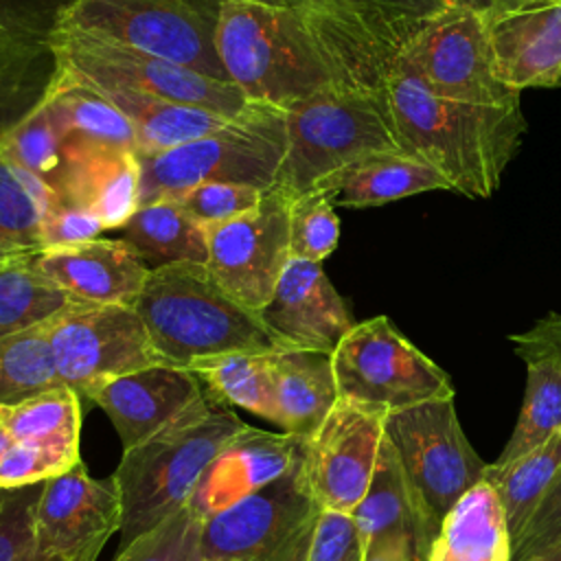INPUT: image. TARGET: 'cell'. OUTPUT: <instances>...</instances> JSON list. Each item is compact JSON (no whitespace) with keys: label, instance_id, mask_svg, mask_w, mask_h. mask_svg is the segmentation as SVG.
<instances>
[{"label":"cell","instance_id":"cell-1","mask_svg":"<svg viewBox=\"0 0 561 561\" xmlns=\"http://www.w3.org/2000/svg\"><path fill=\"white\" fill-rule=\"evenodd\" d=\"M386 94L399 151L436 169L467 197H491L522 147L528 123L519 103L478 105L432 94L401 61L388 72Z\"/></svg>","mask_w":561,"mask_h":561},{"label":"cell","instance_id":"cell-2","mask_svg":"<svg viewBox=\"0 0 561 561\" xmlns=\"http://www.w3.org/2000/svg\"><path fill=\"white\" fill-rule=\"evenodd\" d=\"M245 425L232 408L204 392L167 427L123 449L112 473L123 508L118 550L182 511L206 467Z\"/></svg>","mask_w":561,"mask_h":561},{"label":"cell","instance_id":"cell-3","mask_svg":"<svg viewBox=\"0 0 561 561\" xmlns=\"http://www.w3.org/2000/svg\"><path fill=\"white\" fill-rule=\"evenodd\" d=\"M134 309L169 366L188 368L224 353L287 348L256 311L221 289L204 263L175 261L149 270Z\"/></svg>","mask_w":561,"mask_h":561},{"label":"cell","instance_id":"cell-4","mask_svg":"<svg viewBox=\"0 0 561 561\" xmlns=\"http://www.w3.org/2000/svg\"><path fill=\"white\" fill-rule=\"evenodd\" d=\"M215 15L219 61L248 103L285 112L296 101L333 85L298 11L254 0H224Z\"/></svg>","mask_w":561,"mask_h":561},{"label":"cell","instance_id":"cell-5","mask_svg":"<svg viewBox=\"0 0 561 561\" xmlns=\"http://www.w3.org/2000/svg\"><path fill=\"white\" fill-rule=\"evenodd\" d=\"M287 149L272 188L289 202L355 160L399 151L386 90L327 88L285 110Z\"/></svg>","mask_w":561,"mask_h":561},{"label":"cell","instance_id":"cell-6","mask_svg":"<svg viewBox=\"0 0 561 561\" xmlns=\"http://www.w3.org/2000/svg\"><path fill=\"white\" fill-rule=\"evenodd\" d=\"M287 149L285 112L256 105L230 125L158 153H136L140 164L138 206L173 197L206 182L270 188Z\"/></svg>","mask_w":561,"mask_h":561},{"label":"cell","instance_id":"cell-7","mask_svg":"<svg viewBox=\"0 0 561 561\" xmlns=\"http://www.w3.org/2000/svg\"><path fill=\"white\" fill-rule=\"evenodd\" d=\"M215 24L191 0H70L55 22L230 83L215 48Z\"/></svg>","mask_w":561,"mask_h":561},{"label":"cell","instance_id":"cell-8","mask_svg":"<svg viewBox=\"0 0 561 561\" xmlns=\"http://www.w3.org/2000/svg\"><path fill=\"white\" fill-rule=\"evenodd\" d=\"M46 44L55 59V72L70 79L116 83L226 116H239L250 107L248 99L232 83L77 28L53 26L46 33Z\"/></svg>","mask_w":561,"mask_h":561},{"label":"cell","instance_id":"cell-9","mask_svg":"<svg viewBox=\"0 0 561 561\" xmlns=\"http://www.w3.org/2000/svg\"><path fill=\"white\" fill-rule=\"evenodd\" d=\"M331 359L340 397L383 412L456 397L449 375L386 316L355 322Z\"/></svg>","mask_w":561,"mask_h":561},{"label":"cell","instance_id":"cell-10","mask_svg":"<svg viewBox=\"0 0 561 561\" xmlns=\"http://www.w3.org/2000/svg\"><path fill=\"white\" fill-rule=\"evenodd\" d=\"M392 445L423 508L440 526L447 511L480 480L486 465L469 443L454 399H434L386 414Z\"/></svg>","mask_w":561,"mask_h":561},{"label":"cell","instance_id":"cell-11","mask_svg":"<svg viewBox=\"0 0 561 561\" xmlns=\"http://www.w3.org/2000/svg\"><path fill=\"white\" fill-rule=\"evenodd\" d=\"M318 513L300 458L280 478L204 519L197 561H285Z\"/></svg>","mask_w":561,"mask_h":561},{"label":"cell","instance_id":"cell-12","mask_svg":"<svg viewBox=\"0 0 561 561\" xmlns=\"http://www.w3.org/2000/svg\"><path fill=\"white\" fill-rule=\"evenodd\" d=\"M401 61L436 96L478 105L519 103L522 92L495 72L486 22L471 11H440L401 53Z\"/></svg>","mask_w":561,"mask_h":561},{"label":"cell","instance_id":"cell-13","mask_svg":"<svg viewBox=\"0 0 561 561\" xmlns=\"http://www.w3.org/2000/svg\"><path fill=\"white\" fill-rule=\"evenodd\" d=\"M50 344L61 383L79 397L94 381L167 364L125 305H70L50 320Z\"/></svg>","mask_w":561,"mask_h":561},{"label":"cell","instance_id":"cell-14","mask_svg":"<svg viewBox=\"0 0 561 561\" xmlns=\"http://www.w3.org/2000/svg\"><path fill=\"white\" fill-rule=\"evenodd\" d=\"M213 278L237 302L261 311L289 261V199L267 188L248 213L206 226Z\"/></svg>","mask_w":561,"mask_h":561},{"label":"cell","instance_id":"cell-15","mask_svg":"<svg viewBox=\"0 0 561 561\" xmlns=\"http://www.w3.org/2000/svg\"><path fill=\"white\" fill-rule=\"evenodd\" d=\"M386 414L340 397L320 427L305 438V476L320 511H355L379 458Z\"/></svg>","mask_w":561,"mask_h":561},{"label":"cell","instance_id":"cell-16","mask_svg":"<svg viewBox=\"0 0 561 561\" xmlns=\"http://www.w3.org/2000/svg\"><path fill=\"white\" fill-rule=\"evenodd\" d=\"M123 508L116 480L92 478L77 462L42 482L35 506V557L44 561H96L107 539L121 530Z\"/></svg>","mask_w":561,"mask_h":561},{"label":"cell","instance_id":"cell-17","mask_svg":"<svg viewBox=\"0 0 561 561\" xmlns=\"http://www.w3.org/2000/svg\"><path fill=\"white\" fill-rule=\"evenodd\" d=\"M199 377L180 366H149L90 383L81 399L96 403L112 421L123 449H129L204 397Z\"/></svg>","mask_w":561,"mask_h":561},{"label":"cell","instance_id":"cell-18","mask_svg":"<svg viewBox=\"0 0 561 561\" xmlns=\"http://www.w3.org/2000/svg\"><path fill=\"white\" fill-rule=\"evenodd\" d=\"M259 316L283 346L324 353H333L355 324L322 263L291 256Z\"/></svg>","mask_w":561,"mask_h":561},{"label":"cell","instance_id":"cell-19","mask_svg":"<svg viewBox=\"0 0 561 561\" xmlns=\"http://www.w3.org/2000/svg\"><path fill=\"white\" fill-rule=\"evenodd\" d=\"M302 451L305 438L245 425L206 467L186 506L204 522L280 478L302 458Z\"/></svg>","mask_w":561,"mask_h":561},{"label":"cell","instance_id":"cell-20","mask_svg":"<svg viewBox=\"0 0 561 561\" xmlns=\"http://www.w3.org/2000/svg\"><path fill=\"white\" fill-rule=\"evenodd\" d=\"M33 265L77 302L125 307L136 305L151 270L125 239H92L44 250Z\"/></svg>","mask_w":561,"mask_h":561},{"label":"cell","instance_id":"cell-21","mask_svg":"<svg viewBox=\"0 0 561 561\" xmlns=\"http://www.w3.org/2000/svg\"><path fill=\"white\" fill-rule=\"evenodd\" d=\"M55 193L96 215L105 230L123 228L138 208L140 164L134 149L99 145L70 134Z\"/></svg>","mask_w":561,"mask_h":561},{"label":"cell","instance_id":"cell-22","mask_svg":"<svg viewBox=\"0 0 561 561\" xmlns=\"http://www.w3.org/2000/svg\"><path fill=\"white\" fill-rule=\"evenodd\" d=\"M526 366V390L517 423L493 460H515L561 430V316L550 313L533 329L508 337Z\"/></svg>","mask_w":561,"mask_h":561},{"label":"cell","instance_id":"cell-23","mask_svg":"<svg viewBox=\"0 0 561 561\" xmlns=\"http://www.w3.org/2000/svg\"><path fill=\"white\" fill-rule=\"evenodd\" d=\"M486 26L502 83L517 92L561 85V0L513 11Z\"/></svg>","mask_w":561,"mask_h":561},{"label":"cell","instance_id":"cell-24","mask_svg":"<svg viewBox=\"0 0 561 561\" xmlns=\"http://www.w3.org/2000/svg\"><path fill=\"white\" fill-rule=\"evenodd\" d=\"M364 552L383 539H408L414 561H425L438 535V524L423 508L386 434L368 491L351 513Z\"/></svg>","mask_w":561,"mask_h":561},{"label":"cell","instance_id":"cell-25","mask_svg":"<svg viewBox=\"0 0 561 561\" xmlns=\"http://www.w3.org/2000/svg\"><path fill=\"white\" fill-rule=\"evenodd\" d=\"M276 403V425L291 436L307 438L340 399L331 353L311 348H280L270 353Z\"/></svg>","mask_w":561,"mask_h":561},{"label":"cell","instance_id":"cell-26","mask_svg":"<svg viewBox=\"0 0 561 561\" xmlns=\"http://www.w3.org/2000/svg\"><path fill=\"white\" fill-rule=\"evenodd\" d=\"M59 75V72H55ZM68 81L83 83L116 105L136 131V153H158L199 136L213 134L230 125L237 116H226L206 107L184 105L151 94H142L116 83L105 81H79L59 75ZM241 116V114H239Z\"/></svg>","mask_w":561,"mask_h":561},{"label":"cell","instance_id":"cell-27","mask_svg":"<svg viewBox=\"0 0 561 561\" xmlns=\"http://www.w3.org/2000/svg\"><path fill=\"white\" fill-rule=\"evenodd\" d=\"M436 188L451 191L449 182L430 164L401 151H379L333 173L316 191H324L333 206L368 208Z\"/></svg>","mask_w":561,"mask_h":561},{"label":"cell","instance_id":"cell-28","mask_svg":"<svg viewBox=\"0 0 561 561\" xmlns=\"http://www.w3.org/2000/svg\"><path fill=\"white\" fill-rule=\"evenodd\" d=\"M425 561H513V535L493 484L480 480L447 511Z\"/></svg>","mask_w":561,"mask_h":561},{"label":"cell","instance_id":"cell-29","mask_svg":"<svg viewBox=\"0 0 561 561\" xmlns=\"http://www.w3.org/2000/svg\"><path fill=\"white\" fill-rule=\"evenodd\" d=\"M121 239H125L138 256L153 267L175 261L206 265L208 259L206 226L184 213L171 197H160L138 206L123 226Z\"/></svg>","mask_w":561,"mask_h":561},{"label":"cell","instance_id":"cell-30","mask_svg":"<svg viewBox=\"0 0 561 561\" xmlns=\"http://www.w3.org/2000/svg\"><path fill=\"white\" fill-rule=\"evenodd\" d=\"M55 202V188L0 156V265L42 252V215Z\"/></svg>","mask_w":561,"mask_h":561},{"label":"cell","instance_id":"cell-31","mask_svg":"<svg viewBox=\"0 0 561 561\" xmlns=\"http://www.w3.org/2000/svg\"><path fill=\"white\" fill-rule=\"evenodd\" d=\"M68 136L70 127L57 99L44 90V96L28 114L0 136V156L55 188L64 167Z\"/></svg>","mask_w":561,"mask_h":561},{"label":"cell","instance_id":"cell-32","mask_svg":"<svg viewBox=\"0 0 561 561\" xmlns=\"http://www.w3.org/2000/svg\"><path fill=\"white\" fill-rule=\"evenodd\" d=\"M4 421L13 436V443L37 445L81 458V397L59 386L24 399L13 405H2Z\"/></svg>","mask_w":561,"mask_h":561},{"label":"cell","instance_id":"cell-33","mask_svg":"<svg viewBox=\"0 0 561 561\" xmlns=\"http://www.w3.org/2000/svg\"><path fill=\"white\" fill-rule=\"evenodd\" d=\"M561 471V430L546 443L508 462H489L484 480L493 484L515 537Z\"/></svg>","mask_w":561,"mask_h":561},{"label":"cell","instance_id":"cell-34","mask_svg":"<svg viewBox=\"0 0 561 561\" xmlns=\"http://www.w3.org/2000/svg\"><path fill=\"white\" fill-rule=\"evenodd\" d=\"M206 392L228 408L248 410L265 421H276L270 353H224L188 366Z\"/></svg>","mask_w":561,"mask_h":561},{"label":"cell","instance_id":"cell-35","mask_svg":"<svg viewBox=\"0 0 561 561\" xmlns=\"http://www.w3.org/2000/svg\"><path fill=\"white\" fill-rule=\"evenodd\" d=\"M50 320L0 340V405L64 386L50 344Z\"/></svg>","mask_w":561,"mask_h":561},{"label":"cell","instance_id":"cell-36","mask_svg":"<svg viewBox=\"0 0 561 561\" xmlns=\"http://www.w3.org/2000/svg\"><path fill=\"white\" fill-rule=\"evenodd\" d=\"M33 259L0 265V340L46 322L77 302L46 280L35 270Z\"/></svg>","mask_w":561,"mask_h":561},{"label":"cell","instance_id":"cell-37","mask_svg":"<svg viewBox=\"0 0 561 561\" xmlns=\"http://www.w3.org/2000/svg\"><path fill=\"white\" fill-rule=\"evenodd\" d=\"M46 92H50L57 99L70 127V134L99 145L136 151L134 125L116 105H112L92 88L77 81H68L53 72Z\"/></svg>","mask_w":561,"mask_h":561},{"label":"cell","instance_id":"cell-38","mask_svg":"<svg viewBox=\"0 0 561 561\" xmlns=\"http://www.w3.org/2000/svg\"><path fill=\"white\" fill-rule=\"evenodd\" d=\"M217 20V7L224 0H191ZM285 9H333L355 13L388 26H421L447 9L443 0H254Z\"/></svg>","mask_w":561,"mask_h":561},{"label":"cell","instance_id":"cell-39","mask_svg":"<svg viewBox=\"0 0 561 561\" xmlns=\"http://www.w3.org/2000/svg\"><path fill=\"white\" fill-rule=\"evenodd\" d=\"M340 219L324 191L289 202V256L322 263L337 245Z\"/></svg>","mask_w":561,"mask_h":561},{"label":"cell","instance_id":"cell-40","mask_svg":"<svg viewBox=\"0 0 561 561\" xmlns=\"http://www.w3.org/2000/svg\"><path fill=\"white\" fill-rule=\"evenodd\" d=\"M202 522L188 506L121 548L114 561H197Z\"/></svg>","mask_w":561,"mask_h":561},{"label":"cell","instance_id":"cell-41","mask_svg":"<svg viewBox=\"0 0 561 561\" xmlns=\"http://www.w3.org/2000/svg\"><path fill=\"white\" fill-rule=\"evenodd\" d=\"M265 191L252 184L206 182L188 191H182L171 199H175L182 206V210L188 213L202 226H213L248 213L261 202Z\"/></svg>","mask_w":561,"mask_h":561},{"label":"cell","instance_id":"cell-42","mask_svg":"<svg viewBox=\"0 0 561 561\" xmlns=\"http://www.w3.org/2000/svg\"><path fill=\"white\" fill-rule=\"evenodd\" d=\"M42 484L0 491V561L35 557V506Z\"/></svg>","mask_w":561,"mask_h":561},{"label":"cell","instance_id":"cell-43","mask_svg":"<svg viewBox=\"0 0 561 561\" xmlns=\"http://www.w3.org/2000/svg\"><path fill=\"white\" fill-rule=\"evenodd\" d=\"M77 462H81V458L37 445L13 443L0 458V491L42 484L59 473H66Z\"/></svg>","mask_w":561,"mask_h":561},{"label":"cell","instance_id":"cell-44","mask_svg":"<svg viewBox=\"0 0 561 561\" xmlns=\"http://www.w3.org/2000/svg\"><path fill=\"white\" fill-rule=\"evenodd\" d=\"M305 561H364V546L353 517L348 513L320 511Z\"/></svg>","mask_w":561,"mask_h":561},{"label":"cell","instance_id":"cell-45","mask_svg":"<svg viewBox=\"0 0 561 561\" xmlns=\"http://www.w3.org/2000/svg\"><path fill=\"white\" fill-rule=\"evenodd\" d=\"M105 230L103 221L72 204H66L59 195L57 202L44 210L42 215V228H39V239H42V252L44 250H55V248H68V245H79L92 239H99V234Z\"/></svg>","mask_w":561,"mask_h":561},{"label":"cell","instance_id":"cell-46","mask_svg":"<svg viewBox=\"0 0 561 561\" xmlns=\"http://www.w3.org/2000/svg\"><path fill=\"white\" fill-rule=\"evenodd\" d=\"M561 539V471L513 537V561H524Z\"/></svg>","mask_w":561,"mask_h":561},{"label":"cell","instance_id":"cell-47","mask_svg":"<svg viewBox=\"0 0 561 561\" xmlns=\"http://www.w3.org/2000/svg\"><path fill=\"white\" fill-rule=\"evenodd\" d=\"M44 48H48L46 33L0 20V96L15 88Z\"/></svg>","mask_w":561,"mask_h":561},{"label":"cell","instance_id":"cell-48","mask_svg":"<svg viewBox=\"0 0 561 561\" xmlns=\"http://www.w3.org/2000/svg\"><path fill=\"white\" fill-rule=\"evenodd\" d=\"M447 7H456V9H465L471 11L476 15H480L486 24L504 18L513 11L519 9H528V7H537V4H546L552 0H443Z\"/></svg>","mask_w":561,"mask_h":561},{"label":"cell","instance_id":"cell-49","mask_svg":"<svg viewBox=\"0 0 561 561\" xmlns=\"http://www.w3.org/2000/svg\"><path fill=\"white\" fill-rule=\"evenodd\" d=\"M364 561H414V548L401 537L383 539L364 552Z\"/></svg>","mask_w":561,"mask_h":561},{"label":"cell","instance_id":"cell-50","mask_svg":"<svg viewBox=\"0 0 561 561\" xmlns=\"http://www.w3.org/2000/svg\"><path fill=\"white\" fill-rule=\"evenodd\" d=\"M311 530H313V526L298 539V543L294 546V550L287 554V559L285 561H305V557H307V548H309V539H311Z\"/></svg>","mask_w":561,"mask_h":561},{"label":"cell","instance_id":"cell-51","mask_svg":"<svg viewBox=\"0 0 561 561\" xmlns=\"http://www.w3.org/2000/svg\"><path fill=\"white\" fill-rule=\"evenodd\" d=\"M524 561H561V539H559L557 543L548 546L546 550H541V552H537V554L524 559Z\"/></svg>","mask_w":561,"mask_h":561},{"label":"cell","instance_id":"cell-52","mask_svg":"<svg viewBox=\"0 0 561 561\" xmlns=\"http://www.w3.org/2000/svg\"><path fill=\"white\" fill-rule=\"evenodd\" d=\"M13 445V436L9 432V425L4 421V412H2V405H0V458L7 454V449Z\"/></svg>","mask_w":561,"mask_h":561},{"label":"cell","instance_id":"cell-53","mask_svg":"<svg viewBox=\"0 0 561 561\" xmlns=\"http://www.w3.org/2000/svg\"><path fill=\"white\" fill-rule=\"evenodd\" d=\"M31 561H44V559H39V557H33V559H31Z\"/></svg>","mask_w":561,"mask_h":561}]
</instances>
